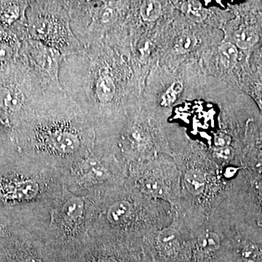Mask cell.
I'll list each match as a JSON object with an SVG mask.
<instances>
[{
    "label": "cell",
    "mask_w": 262,
    "mask_h": 262,
    "mask_svg": "<svg viewBox=\"0 0 262 262\" xmlns=\"http://www.w3.org/2000/svg\"><path fill=\"white\" fill-rule=\"evenodd\" d=\"M233 39L236 47L246 50L253 47L257 42L258 37L254 29L243 27L234 33Z\"/></svg>",
    "instance_id": "4fadbf2b"
},
{
    "label": "cell",
    "mask_w": 262,
    "mask_h": 262,
    "mask_svg": "<svg viewBox=\"0 0 262 262\" xmlns=\"http://www.w3.org/2000/svg\"><path fill=\"white\" fill-rule=\"evenodd\" d=\"M244 262H262V251L254 245L245 246L242 251Z\"/></svg>",
    "instance_id": "ffe728a7"
},
{
    "label": "cell",
    "mask_w": 262,
    "mask_h": 262,
    "mask_svg": "<svg viewBox=\"0 0 262 262\" xmlns=\"http://www.w3.org/2000/svg\"><path fill=\"white\" fill-rule=\"evenodd\" d=\"M66 93L48 89L19 56L0 70V120L3 125L21 124L54 106Z\"/></svg>",
    "instance_id": "3957f363"
},
{
    "label": "cell",
    "mask_w": 262,
    "mask_h": 262,
    "mask_svg": "<svg viewBox=\"0 0 262 262\" xmlns=\"http://www.w3.org/2000/svg\"><path fill=\"white\" fill-rule=\"evenodd\" d=\"M182 10L188 18L196 22H201L206 18L207 10L203 8L200 2L195 0L184 2L182 6Z\"/></svg>",
    "instance_id": "9a60e30c"
},
{
    "label": "cell",
    "mask_w": 262,
    "mask_h": 262,
    "mask_svg": "<svg viewBox=\"0 0 262 262\" xmlns=\"http://www.w3.org/2000/svg\"><path fill=\"white\" fill-rule=\"evenodd\" d=\"M177 98V94H175V93L169 88L168 91L162 96L161 103H160V104H161V106H170V105L173 104V103L175 102Z\"/></svg>",
    "instance_id": "603a6c76"
},
{
    "label": "cell",
    "mask_w": 262,
    "mask_h": 262,
    "mask_svg": "<svg viewBox=\"0 0 262 262\" xmlns=\"http://www.w3.org/2000/svg\"><path fill=\"white\" fill-rule=\"evenodd\" d=\"M198 244L203 251L213 252L217 251L221 246L220 236L214 232H208L201 234L198 239Z\"/></svg>",
    "instance_id": "ac0fdd59"
},
{
    "label": "cell",
    "mask_w": 262,
    "mask_h": 262,
    "mask_svg": "<svg viewBox=\"0 0 262 262\" xmlns=\"http://www.w3.org/2000/svg\"><path fill=\"white\" fill-rule=\"evenodd\" d=\"M170 89H171L175 94L178 95L180 94L183 91V89H184V85H183V84L181 82H175L171 84Z\"/></svg>",
    "instance_id": "d4e9b609"
},
{
    "label": "cell",
    "mask_w": 262,
    "mask_h": 262,
    "mask_svg": "<svg viewBox=\"0 0 262 262\" xmlns=\"http://www.w3.org/2000/svg\"><path fill=\"white\" fill-rule=\"evenodd\" d=\"M29 8V1H0V30L14 34L24 42L28 38Z\"/></svg>",
    "instance_id": "52a82bcc"
},
{
    "label": "cell",
    "mask_w": 262,
    "mask_h": 262,
    "mask_svg": "<svg viewBox=\"0 0 262 262\" xmlns=\"http://www.w3.org/2000/svg\"><path fill=\"white\" fill-rule=\"evenodd\" d=\"M259 103H261V106H262V91L261 94H259Z\"/></svg>",
    "instance_id": "f1b7e54d"
},
{
    "label": "cell",
    "mask_w": 262,
    "mask_h": 262,
    "mask_svg": "<svg viewBox=\"0 0 262 262\" xmlns=\"http://www.w3.org/2000/svg\"><path fill=\"white\" fill-rule=\"evenodd\" d=\"M20 126L25 146L48 159L73 163L94 147V127L68 96Z\"/></svg>",
    "instance_id": "7a4b0ae2"
},
{
    "label": "cell",
    "mask_w": 262,
    "mask_h": 262,
    "mask_svg": "<svg viewBox=\"0 0 262 262\" xmlns=\"http://www.w3.org/2000/svg\"><path fill=\"white\" fill-rule=\"evenodd\" d=\"M139 13L144 22L155 21L162 14L161 3L155 0L143 1L139 7Z\"/></svg>",
    "instance_id": "5bb4252c"
},
{
    "label": "cell",
    "mask_w": 262,
    "mask_h": 262,
    "mask_svg": "<svg viewBox=\"0 0 262 262\" xmlns=\"http://www.w3.org/2000/svg\"><path fill=\"white\" fill-rule=\"evenodd\" d=\"M23 42L14 34L0 30V70L18 61Z\"/></svg>",
    "instance_id": "9c48e42d"
},
{
    "label": "cell",
    "mask_w": 262,
    "mask_h": 262,
    "mask_svg": "<svg viewBox=\"0 0 262 262\" xmlns=\"http://www.w3.org/2000/svg\"><path fill=\"white\" fill-rule=\"evenodd\" d=\"M72 31L84 46L102 44L126 9L124 2L68 1Z\"/></svg>",
    "instance_id": "5b68a950"
},
{
    "label": "cell",
    "mask_w": 262,
    "mask_h": 262,
    "mask_svg": "<svg viewBox=\"0 0 262 262\" xmlns=\"http://www.w3.org/2000/svg\"><path fill=\"white\" fill-rule=\"evenodd\" d=\"M214 155L215 158L218 159L227 161L233 157L234 150L230 146L216 148L214 151Z\"/></svg>",
    "instance_id": "7402d4cb"
},
{
    "label": "cell",
    "mask_w": 262,
    "mask_h": 262,
    "mask_svg": "<svg viewBox=\"0 0 262 262\" xmlns=\"http://www.w3.org/2000/svg\"><path fill=\"white\" fill-rule=\"evenodd\" d=\"M220 52L221 60L226 68H233L237 63L238 57V50L235 45L231 42H225L220 46Z\"/></svg>",
    "instance_id": "2e32d148"
},
{
    "label": "cell",
    "mask_w": 262,
    "mask_h": 262,
    "mask_svg": "<svg viewBox=\"0 0 262 262\" xmlns=\"http://www.w3.org/2000/svg\"><path fill=\"white\" fill-rule=\"evenodd\" d=\"M186 187L191 194L194 195L201 194L206 186V178L204 173L198 169L188 170L184 177Z\"/></svg>",
    "instance_id": "7c38bea8"
},
{
    "label": "cell",
    "mask_w": 262,
    "mask_h": 262,
    "mask_svg": "<svg viewBox=\"0 0 262 262\" xmlns=\"http://www.w3.org/2000/svg\"><path fill=\"white\" fill-rule=\"evenodd\" d=\"M20 56L46 87L57 92L65 93L59 78L61 63L64 59L61 52L27 38L22 44Z\"/></svg>",
    "instance_id": "8992f818"
},
{
    "label": "cell",
    "mask_w": 262,
    "mask_h": 262,
    "mask_svg": "<svg viewBox=\"0 0 262 262\" xmlns=\"http://www.w3.org/2000/svg\"><path fill=\"white\" fill-rule=\"evenodd\" d=\"M239 168H228L226 170V177H232L237 173V170H238Z\"/></svg>",
    "instance_id": "484cf974"
},
{
    "label": "cell",
    "mask_w": 262,
    "mask_h": 262,
    "mask_svg": "<svg viewBox=\"0 0 262 262\" xmlns=\"http://www.w3.org/2000/svg\"><path fill=\"white\" fill-rule=\"evenodd\" d=\"M141 188L146 194L152 196H159L163 194V184L156 177H146L141 182Z\"/></svg>",
    "instance_id": "d6986e66"
},
{
    "label": "cell",
    "mask_w": 262,
    "mask_h": 262,
    "mask_svg": "<svg viewBox=\"0 0 262 262\" xmlns=\"http://www.w3.org/2000/svg\"><path fill=\"white\" fill-rule=\"evenodd\" d=\"M130 203L126 201H120L110 207L107 212L108 222L114 225L123 224L129 218L131 213Z\"/></svg>",
    "instance_id": "8fae6325"
},
{
    "label": "cell",
    "mask_w": 262,
    "mask_h": 262,
    "mask_svg": "<svg viewBox=\"0 0 262 262\" xmlns=\"http://www.w3.org/2000/svg\"><path fill=\"white\" fill-rule=\"evenodd\" d=\"M26 262H42L39 261V260L36 259V258H29V259L27 260Z\"/></svg>",
    "instance_id": "83f0119b"
},
{
    "label": "cell",
    "mask_w": 262,
    "mask_h": 262,
    "mask_svg": "<svg viewBox=\"0 0 262 262\" xmlns=\"http://www.w3.org/2000/svg\"><path fill=\"white\" fill-rule=\"evenodd\" d=\"M84 210L83 198L75 195L66 187L55 209L52 211V222L64 227L76 225L82 219Z\"/></svg>",
    "instance_id": "ba28073f"
},
{
    "label": "cell",
    "mask_w": 262,
    "mask_h": 262,
    "mask_svg": "<svg viewBox=\"0 0 262 262\" xmlns=\"http://www.w3.org/2000/svg\"><path fill=\"white\" fill-rule=\"evenodd\" d=\"M198 44V39L191 33L182 34L177 39L173 49L178 54H185L194 49Z\"/></svg>",
    "instance_id": "e0dca14e"
},
{
    "label": "cell",
    "mask_w": 262,
    "mask_h": 262,
    "mask_svg": "<svg viewBox=\"0 0 262 262\" xmlns=\"http://www.w3.org/2000/svg\"><path fill=\"white\" fill-rule=\"evenodd\" d=\"M125 137L130 145L139 151L144 150L149 142L148 131L140 122L131 124L125 132Z\"/></svg>",
    "instance_id": "30bf717a"
},
{
    "label": "cell",
    "mask_w": 262,
    "mask_h": 262,
    "mask_svg": "<svg viewBox=\"0 0 262 262\" xmlns=\"http://www.w3.org/2000/svg\"><path fill=\"white\" fill-rule=\"evenodd\" d=\"M232 139L230 136L226 134H220L215 136L214 144L217 148L225 147V146H230Z\"/></svg>",
    "instance_id": "cb8c5ba5"
},
{
    "label": "cell",
    "mask_w": 262,
    "mask_h": 262,
    "mask_svg": "<svg viewBox=\"0 0 262 262\" xmlns=\"http://www.w3.org/2000/svg\"><path fill=\"white\" fill-rule=\"evenodd\" d=\"M0 123L3 124V123H2L1 120H0Z\"/></svg>",
    "instance_id": "f546056e"
},
{
    "label": "cell",
    "mask_w": 262,
    "mask_h": 262,
    "mask_svg": "<svg viewBox=\"0 0 262 262\" xmlns=\"http://www.w3.org/2000/svg\"><path fill=\"white\" fill-rule=\"evenodd\" d=\"M97 262H117V260L112 257L103 258L98 260Z\"/></svg>",
    "instance_id": "4316f807"
},
{
    "label": "cell",
    "mask_w": 262,
    "mask_h": 262,
    "mask_svg": "<svg viewBox=\"0 0 262 262\" xmlns=\"http://www.w3.org/2000/svg\"><path fill=\"white\" fill-rule=\"evenodd\" d=\"M178 237L177 232L173 229H165L160 234V241L161 244L169 246V245L175 243L176 239Z\"/></svg>",
    "instance_id": "44dd1931"
},
{
    "label": "cell",
    "mask_w": 262,
    "mask_h": 262,
    "mask_svg": "<svg viewBox=\"0 0 262 262\" xmlns=\"http://www.w3.org/2000/svg\"><path fill=\"white\" fill-rule=\"evenodd\" d=\"M59 78L66 94L79 106L95 130H99L111 119L120 88L110 44L84 47L65 57Z\"/></svg>",
    "instance_id": "6da1fadb"
},
{
    "label": "cell",
    "mask_w": 262,
    "mask_h": 262,
    "mask_svg": "<svg viewBox=\"0 0 262 262\" xmlns=\"http://www.w3.org/2000/svg\"><path fill=\"white\" fill-rule=\"evenodd\" d=\"M27 20L28 38L58 50L64 58L84 48L71 27L68 1H29Z\"/></svg>",
    "instance_id": "277c9868"
}]
</instances>
